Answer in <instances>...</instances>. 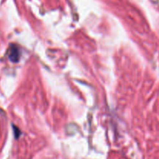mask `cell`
I'll list each match as a JSON object with an SVG mask.
<instances>
[{
  "label": "cell",
  "instance_id": "obj_1",
  "mask_svg": "<svg viewBox=\"0 0 159 159\" xmlns=\"http://www.w3.org/2000/svg\"><path fill=\"white\" fill-rule=\"evenodd\" d=\"M20 57V52L19 48L15 45H12L9 48V58L12 62H18Z\"/></svg>",
  "mask_w": 159,
  "mask_h": 159
}]
</instances>
